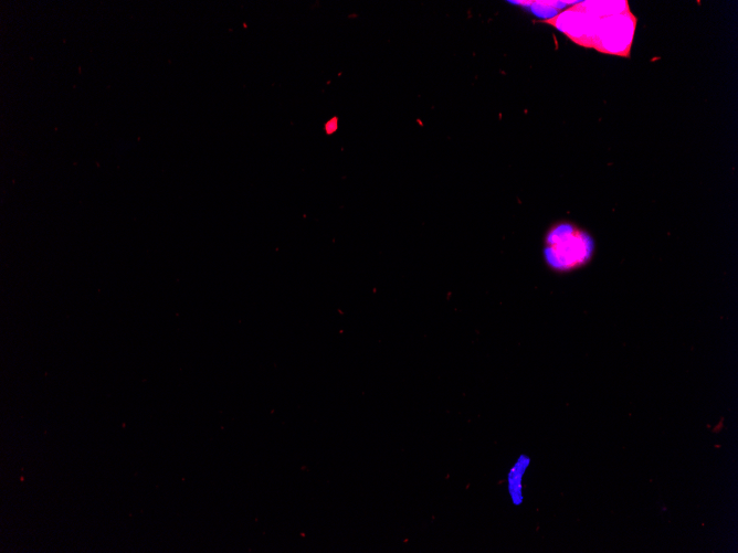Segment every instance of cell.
<instances>
[{"label": "cell", "mask_w": 738, "mask_h": 553, "mask_svg": "<svg viewBox=\"0 0 738 553\" xmlns=\"http://www.w3.org/2000/svg\"><path fill=\"white\" fill-rule=\"evenodd\" d=\"M628 8L629 2L626 0L583 1L539 22L552 25L580 46L591 47L600 19L621 13Z\"/></svg>", "instance_id": "6da1fadb"}, {"label": "cell", "mask_w": 738, "mask_h": 553, "mask_svg": "<svg viewBox=\"0 0 738 553\" xmlns=\"http://www.w3.org/2000/svg\"><path fill=\"white\" fill-rule=\"evenodd\" d=\"M590 236L572 223H557L545 237V262L555 272H569L584 266L592 257Z\"/></svg>", "instance_id": "7a4b0ae2"}, {"label": "cell", "mask_w": 738, "mask_h": 553, "mask_svg": "<svg viewBox=\"0 0 738 553\" xmlns=\"http://www.w3.org/2000/svg\"><path fill=\"white\" fill-rule=\"evenodd\" d=\"M636 18L630 8L621 13L602 17L591 47L605 54L629 57L635 34Z\"/></svg>", "instance_id": "3957f363"}, {"label": "cell", "mask_w": 738, "mask_h": 553, "mask_svg": "<svg viewBox=\"0 0 738 553\" xmlns=\"http://www.w3.org/2000/svg\"><path fill=\"white\" fill-rule=\"evenodd\" d=\"M531 464L529 455L520 454L510 466L506 475V487L513 506L520 507L524 503V477Z\"/></svg>", "instance_id": "277c9868"}]
</instances>
